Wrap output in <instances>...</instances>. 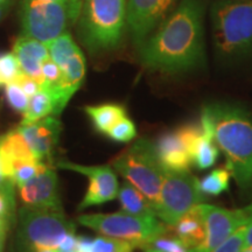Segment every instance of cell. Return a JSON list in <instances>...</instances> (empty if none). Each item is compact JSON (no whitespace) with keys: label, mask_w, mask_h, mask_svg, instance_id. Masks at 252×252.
<instances>
[{"label":"cell","mask_w":252,"mask_h":252,"mask_svg":"<svg viewBox=\"0 0 252 252\" xmlns=\"http://www.w3.org/2000/svg\"><path fill=\"white\" fill-rule=\"evenodd\" d=\"M82 0H23L21 35L49 43L78 20Z\"/></svg>","instance_id":"5"},{"label":"cell","mask_w":252,"mask_h":252,"mask_svg":"<svg viewBox=\"0 0 252 252\" xmlns=\"http://www.w3.org/2000/svg\"><path fill=\"white\" fill-rule=\"evenodd\" d=\"M146 252H161V251L157 250V249H154V248H147Z\"/></svg>","instance_id":"40"},{"label":"cell","mask_w":252,"mask_h":252,"mask_svg":"<svg viewBox=\"0 0 252 252\" xmlns=\"http://www.w3.org/2000/svg\"><path fill=\"white\" fill-rule=\"evenodd\" d=\"M13 53L20 63L21 70L34 78L40 87L43 84L41 63L49 56L48 48L45 43L30 36H19L13 45Z\"/></svg>","instance_id":"17"},{"label":"cell","mask_w":252,"mask_h":252,"mask_svg":"<svg viewBox=\"0 0 252 252\" xmlns=\"http://www.w3.org/2000/svg\"><path fill=\"white\" fill-rule=\"evenodd\" d=\"M201 125H202L203 133L197 138L194 143L190 152L191 163L200 171L210 168L215 165L219 158L220 149L215 143L213 134V128L210 122L206 116L201 113Z\"/></svg>","instance_id":"20"},{"label":"cell","mask_w":252,"mask_h":252,"mask_svg":"<svg viewBox=\"0 0 252 252\" xmlns=\"http://www.w3.org/2000/svg\"><path fill=\"white\" fill-rule=\"evenodd\" d=\"M106 135L117 143H128L137 135V128L134 123L127 116H125L110 128Z\"/></svg>","instance_id":"29"},{"label":"cell","mask_w":252,"mask_h":252,"mask_svg":"<svg viewBox=\"0 0 252 252\" xmlns=\"http://www.w3.org/2000/svg\"><path fill=\"white\" fill-rule=\"evenodd\" d=\"M9 180H12V179L6 178V176H4V175H0V187H1V186H4L5 184H7Z\"/></svg>","instance_id":"39"},{"label":"cell","mask_w":252,"mask_h":252,"mask_svg":"<svg viewBox=\"0 0 252 252\" xmlns=\"http://www.w3.org/2000/svg\"><path fill=\"white\" fill-rule=\"evenodd\" d=\"M23 72L17 56L14 53L0 54V81L2 84H8L14 82Z\"/></svg>","instance_id":"27"},{"label":"cell","mask_w":252,"mask_h":252,"mask_svg":"<svg viewBox=\"0 0 252 252\" xmlns=\"http://www.w3.org/2000/svg\"><path fill=\"white\" fill-rule=\"evenodd\" d=\"M5 96L7 99L8 105L14 110L15 112L24 115L26 112L28 103H30V97L25 94L17 82H11V83L5 86Z\"/></svg>","instance_id":"28"},{"label":"cell","mask_w":252,"mask_h":252,"mask_svg":"<svg viewBox=\"0 0 252 252\" xmlns=\"http://www.w3.org/2000/svg\"><path fill=\"white\" fill-rule=\"evenodd\" d=\"M76 247H77V237L75 236V232H72V234H68L64 238L62 239L58 252L75 251L76 250Z\"/></svg>","instance_id":"35"},{"label":"cell","mask_w":252,"mask_h":252,"mask_svg":"<svg viewBox=\"0 0 252 252\" xmlns=\"http://www.w3.org/2000/svg\"><path fill=\"white\" fill-rule=\"evenodd\" d=\"M41 72H42L43 84L41 88L47 90H53L59 86L61 81V69L54 60L50 58L45 59L41 63Z\"/></svg>","instance_id":"32"},{"label":"cell","mask_w":252,"mask_h":252,"mask_svg":"<svg viewBox=\"0 0 252 252\" xmlns=\"http://www.w3.org/2000/svg\"><path fill=\"white\" fill-rule=\"evenodd\" d=\"M41 166L40 161H18L12 163V180L15 186H20L31 180Z\"/></svg>","instance_id":"31"},{"label":"cell","mask_w":252,"mask_h":252,"mask_svg":"<svg viewBox=\"0 0 252 252\" xmlns=\"http://www.w3.org/2000/svg\"><path fill=\"white\" fill-rule=\"evenodd\" d=\"M49 115L56 116V102L54 96L49 90L41 89L30 98L26 112L24 113L21 125H27L48 117Z\"/></svg>","instance_id":"23"},{"label":"cell","mask_w":252,"mask_h":252,"mask_svg":"<svg viewBox=\"0 0 252 252\" xmlns=\"http://www.w3.org/2000/svg\"><path fill=\"white\" fill-rule=\"evenodd\" d=\"M18 128L30 145L37 161L50 166L52 156L62 131L61 122L58 118L48 116L31 124L20 125Z\"/></svg>","instance_id":"15"},{"label":"cell","mask_w":252,"mask_h":252,"mask_svg":"<svg viewBox=\"0 0 252 252\" xmlns=\"http://www.w3.org/2000/svg\"><path fill=\"white\" fill-rule=\"evenodd\" d=\"M214 139L226 159L225 168L243 190L252 188V117L244 109L225 103L203 106Z\"/></svg>","instance_id":"2"},{"label":"cell","mask_w":252,"mask_h":252,"mask_svg":"<svg viewBox=\"0 0 252 252\" xmlns=\"http://www.w3.org/2000/svg\"><path fill=\"white\" fill-rule=\"evenodd\" d=\"M14 82H17L19 86L23 88L25 94H26L30 98L41 89L40 84L37 83L34 78H32L31 76H28V75L25 74V72H21V74L19 75V77Z\"/></svg>","instance_id":"34"},{"label":"cell","mask_w":252,"mask_h":252,"mask_svg":"<svg viewBox=\"0 0 252 252\" xmlns=\"http://www.w3.org/2000/svg\"><path fill=\"white\" fill-rule=\"evenodd\" d=\"M0 86H2V83H1V81H0Z\"/></svg>","instance_id":"45"},{"label":"cell","mask_w":252,"mask_h":252,"mask_svg":"<svg viewBox=\"0 0 252 252\" xmlns=\"http://www.w3.org/2000/svg\"><path fill=\"white\" fill-rule=\"evenodd\" d=\"M56 166L62 169L81 173L89 179V187L78 206V210L98 206L117 198L119 193L118 178L110 166H82L68 161H60Z\"/></svg>","instance_id":"13"},{"label":"cell","mask_w":252,"mask_h":252,"mask_svg":"<svg viewBox=\"0 0 252 252\" xmlns=\"http://www.w3.org/2000/svg\"><path fill=\"white\" fill-rule=\"evenodd\" d=\"M12 1H13V0H0V19H1L2 14H4V12L8 8V6Z\"/></svg>","instance_id":"37"},{"label":"cell","mask_w":252,"mask_h":252,"mask_svg":"<svg viewBox=\"0 0 252 252\" xmlns=\"http://www.w3.org/2000/svg\"><path fill=\"white\" fill-rule=\"evenodd\" d=\"M231 173L226 168H216L200 181V188L206 196H217L229 189Z\"/></svg>","instance_id":"25"},{"label":"cell","mask_w":252,"mask_h":252,"mask_svg":"<svg viewBox=\"0 0 252 252\" xmlns=\"http://www.w3.org/2000/svg\"><path fill=\"white\" fill-rule=\"evenodd\" d=\"M0 157L2 159V174L11 179L13 162L37 161L19 128L9 131L0 137Z\"/></svg>","instance_id":"18"},{"label":"cell","mask_w":252,"mask_h":252,"mask_svg":"<svg viewBox=\"0 0 252 252\" xmlns=\"http://www.w3.org/2000/svg\"><path fill=\"white\" fill-rule=\"evenodd\" d=\"M168 228L189 250L202 244L207 235L206 223L198 206L189 210L174 225H168Z\"/></svg>","instance_id":"19"},{"label":"cell","mask_w":252,"mask_h":252,"mask_svg":"<svg viewBox=\"0 0 252 252\" xmlns=\"http://www.w3.org/2000/svg\"><path fill=\"white\" fill-rule=\"evenodd\" d=\"M49 55L61 69V81L55 89L49 90L56 102V116L61 115L86 77V59L70 34L64 33L47 43Z\"/></svg>","instance_id":"10"},{"label":"cell","mask_w":252,"mask_h":252,"mask_svg":"<svg viewBox=\"0 0 252 252\" xmlns=\"http://www.w3.org/2000/svg\"><path fill=\"white\" fill-rule=\"evenodd\" d=\"M117 197L122 212L140 217H158L147 197L128 181H125L122 187H119Z\"/></svg>","instance_id":"21"},{"label":"cell","mask_w":252,"mask_h":252,"mask_svg":"<svg viewBox=\"0 0 252 252\" xmlns=\"http://www.w3.org/2000/svg\"><path fill=\"white\" fill-rule=\"evenodd\" d=\"M181 0H127L126 27L139 47L174 11Z\"/></svg>","instance_id":"12"},{"label":"cell","mask_w":252,"mask_h":252,"mask_svg":"<svg viewBox=\"0 0 252 252\" xmlns=\"http://www.w3.org/2000/svg\"><path fill=\"white\" fill-rule=\"evenodd\" d=\"M213 36L223 59L252 55V1L219 0L212 12Z\"/></svg>","instance_id":"4"},{"label":"cell","mask_w":252,"mask_h":252,"mask_svg":"<svg viewBox=\"0 0 252 252\" xmlns=\"http://www.w3.org/2000/svg\"><path fill=\"white\" fill-rule=\"evenodd\" d=\"M203 0H181L139 46V59L144 67L179 74L203 64Z\"/></svg>","instance_id":"1"},{"label":"cell","mask_w":252,"mask_h":252,"mask_svg":"<svg viewBox=\"0 0 252 252\" xmlns=\"http://www.w3.org/2000/svg\"><path fill=\"white\" fill-rule=\"evenodd\" d=\"M68 252H77L76 250H75V251H68Z\"/></svg>","instance_id":"44"},{"label":"cell","mask_w":252,"mask_h":252,"mask_svg":"<svg viewBox=\"0 0 252 252\" xmlns=\"http://www.w3.org/2000/svg\"><path fill=\"white\" fill-rule=\"evenodd\" d=\"M17 187L24 207L32 209L63 210L59 195L58 175L49 165L41 162L36 174L31 180Z\"/></svg>","instance_id":"14"},{"label":"cell","mask_w":252,"mask_h":252,"mask_svg":"<svg viewBox=\"0 0 252 252\" xmlns=\"http://www.w3.org/2000/svg\"><path fill=\"white\" fill-rule=\"evenodd\" d=\"M245 248H252V224L248 229L247 238H245Z\"/></svg>","instance_id":"38"},{"label":"cell","mask_w":252,"mask_h":252,"mask_svg":"<svg viewBox=\"0 0 252 252\" xmlns=\"http://www.w3.org/2000/svg\"><path fill=\"white\" fill-rule=\"evenodd\" d=\"M77 220L100 235L126 241L134 248H150L158 237L167 232L166 225L157 217H140L124 212L87 214Z\"/></svg>","instance_id":"7"},{"label":"cell","mask_w":252,"mask_h":252,"mask_svg":"<svg viewBox=\"0 0 252 252\" xmlns=\"http://www.w3.org/2000/svg\"><path fill=\"white\" fill-rule=\"evenodd\" d=\"M19 234L25 245L34 252L53 250L58 252L62 239L75 232L74 223L63 210L19 209Z\"/></svg>","instance_id":"8"},{"label":"cell","mask_w":252,"mask_h":252,"mask_svg":"<svg viewBox=\"0 0 252 252\" xmlns=\"http://www.w3.org/2000/svg\"><path fill=\"white\" fill-rule=\"evenodd\" d=\"M40 252H56V251H53V250H43V251H40Z\"/></svg>","instance_id":"43"},{"label":"cell","mask_w":252,"mask_h":252,"mask_svg":"<svg viewBox=\"0 0 252 252\" xmlns=\"http://www.w3.org/2000/svg\"><path fill=\"white\" fill-rule=\"evenodd\" d=\"M7 228H8L7 223L0 220V252L2 251V248H4L5 235H6V231H7Z\"/></svg>","instance_id":"36"},{"label":"cell","mask_w":252,"mask_h":252,"mask_svg":"<svg viewBox=\"0 0 252 252\" xmlns=\"http://www.w3.org/2000/svg\"><path fill=\"white\" fill-rule=\"evenodd\" d=\"M166 234L158 237L150 248H154L161 252H190L178 237H175L174 235L166 236Z\"/></svg>","instance_id":"33"},{"label":"cell","mask_w":252,"mask_h":252,"mask_svg":"<svg viewBox=\"0 0 252 252\" xmlns=\"http://www.w3.org/2000/svg\"><path fill=\"white\" fill-rule=\"evenodd\" d=\"M158 159L165 169L185 172L190 169V156L178 130L162 133L154 144Z\"/></svg>","instance_id":"16"},{"label":"cell","mask_w":252,"mask_h":252,"mask_svg":"<svg viewBox=\"0 0 252 252\" xmlns=\"http://www.w3.org/2000/svg\"><path fill=\"white\" fill-rule=\"evenodd\" d=\"M111 165L126 181L139 189L157 213L165 168L158 159L154 144L140 138L116 157Z\"/></svg>","instance_id":"6"},{"label":"cell","mask_w":252,"mask_h":252,"mask_svg":"<svg viewBox=\"0 0 252 252\" xmlns=\"http://www.w3.org/2000/svg\"><path fill=\"white\" fill-rule=\"evenodd\" d=\"M242 252H252V248H245Z\"/></svg>","instance_id":"42"},{"label":"cell","mask_w":252,"mask_h":252,"mask_svg":"<svg viewBox=\"0 0 252 252\" xmlns=\"http://www.w3.org/2000/svg\"><path fill=\"white\" fill-rule=\"evenodd\" d=\"M126 0H83L78 32L91 53L117 48L126 27Z\"/></svg>","instance_id":"3"},{"label":"cell","mask_w":252,"mask_h":252,"mask_svg":"<svg viewBox=\"0 0 252 252\" xmlns=\"http://www.w3.org/2000/svg\"><path fill=\"white\" fill-rule=\"evenodd\" d=\"M14 187L13 180H9L7 184L0 187V220L7 223L8 225L13 219L15 210Z\"/></svg>","instance_id":"26"},{"label":"cell","mask_w":252,"mask_h":252,"mask_svg":"<svg viewBox=\"0 0 252 252\" xmlns=\"http://www.w3.org/2000/svg\"><path fill=\"white\" fill-rule=\"evenodd\" d=\"M250 224H245L239 228L237 231H235L231 236L224 239L222 243L214 248L209 252H242L245 248V238H247L248 229L250 228Z\"/></svg>","instance_id":"30"},{"label":"cell","mask_w":252,"mask_h":252,"mask_svg":"<svg viewBox=\"0 0 252 252\" xmlns=\"http://www.w3.org/2000/svg\"><path fill=\"white\" fill-rule=\"evenodd\" d=\"M134 247L131 243L122 239L98 236L90 238L87 236L77 237V252H133Z\"/></svg>","instance_id":"24"},{"label":"cell","mask_w":252,"mask_h":252,"mask_svg":"<svg viewBox=\"0 0 252 252\" xmlns=\"http://www.w3.org/2000/svg\"><path fill=\"white\" fill-rule=\"evenodd\" d=\"M206 198L200 188V180L190 171L165 169L157 216L165 224L174 225L189 210L206 203Z\"/></svg>","instance_id":"9"},{"label":"cell","mask_w":252,"mask_h":252,"mask_svg":"<svg viewBox=\"0 0 252 252\" xmlns=\"http://www.w3.org/2000/svg\"><path fill=\"white\" fill-rule=\"evenodd\" d=\"M97 131L106 134L110 128L126 116V110L121 104L108 103L84 108Z\"/></svg>","instance_id":"22"},{"label":"cell","mask_w":252,"mask_h":252,"mask_svg":"<svg viewBox=\"0 0 252 252\" xmlns=\"http://www.w3.org/2000/svg\"><path fill=\"white\" fill-rule=\"evenodd\" d=\"M0 175H4V174H2V159H1V157H0Z\"/></svg>","instance_id":"41"},{"label":"cell","mask_w":252,"mask_h":252,"mask_svg":"<svg viewBox=\"0 0 252 252\" xmlns=\"http://www.w3.org/2000/svg\"><path fill=\"white\" fill-rule=\"evenodd\" d=\"M206 223L203 243L190 252H209L245 224L252 223V202L239 209H225L207 203L198 204Z\"/></svg>","instance_id":"11"}]
</instances>
